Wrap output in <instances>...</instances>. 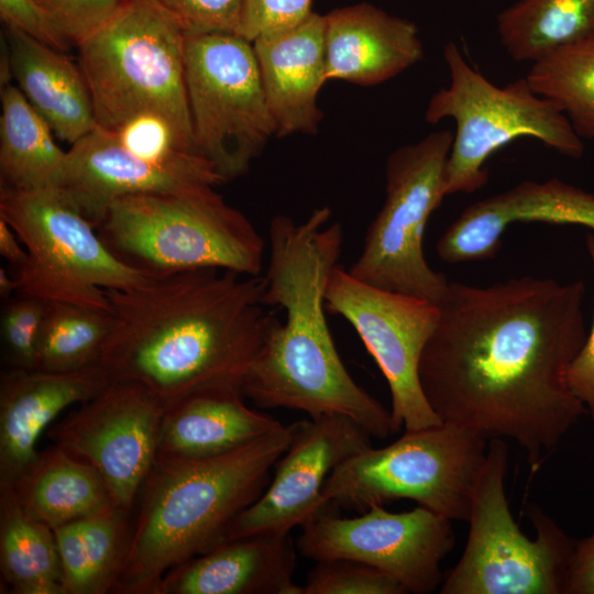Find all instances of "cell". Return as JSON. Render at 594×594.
<instances>
[{
    "mask_svg": "<svg viewBox=\"0 0 594 594\" xmlns=\"http://www.w3.org/2000/svg\"><path fill=\"white\" fill-rule=\"evenodd\" d=\"M582 280L450 282L419 361L442 422L513 440L532 473L585 413L566 371L586 339Z\"/></svg>",
    "mask_w": 594,
    "mask_h": 594,
    "instance_id": "1",
    "label": "cell"
},
{
    "mask_svg": "<svg viewBox=\"0 0 594 594\" xmlns=\"http://www.w3.org/2000/svg\"><path fill=\"white\" fill-rule=\"evenodd\" d=\"M264 276L198 268L106 289L113 327L100 365L110 380L138 383L167 408L208 388L241 386L273 312Z\"/></svg>",
    "mask_w": 594,
    "mask_h": 594,
    "instance_id": "2",
    "label": "cell"
},
{
    "mask_svg": "<svg viewBox=\"0 0 594 594\" xmlns=\"http://www.w3.org/2000/svg\"><path fill=\"white\" fill-rule=\"evenodd\" d=\"M330 220L328 207L301 222L284 215L271 220L262 302L283 310L285 319L272 321L241 389L261 408L342 416L385 439L395 433L391 410L352 378L327 321L326 289L343 246L342 227Z\"/></svg>",
    "mask_w": 594,
    "mask_h": 594,
    "instance_id": "3",
    "label": "cell"
},
{
    "mask_svg": "<svg viewBox=\"0 0 594 594\" xmlns=\"http://www.w3.org/2000/svg\"><path fill=\"white\" fill-rule=\"evenodd\" d=\"M289 426L230 452L157 454L132 510L124 566L113 594H154L172 568L224 543L233 520L268 485Z\"/></svg>",
    "mask_w": 594,
    "mask_h": 594,
    "instance_id": "4",
    "label": "cell"
},
{
    "mask_svg": "<svg viewBox=\"0 0 594 594\" xmlns=\"http://www.w3.org/2000/svg\"><path fill=\"white\" fill-rule=\"evenodd\" d=\"M186 33L157 0H123L77 47L96 127L119 133L142 117L164 122L178 145L194 143L185 77ZM199 155V154H198Z\"/></svg>",
    "mask_w": 594,
    "mask_h": 594,
    "instance_id": "5",
    "label": "cell"
},
{
    "mask_svg": "<svg viewBox=\"0 0 594 594\" xmlns=\"http://www.w3.org/2000/svg\"><path fill=\"white\" fill-rule=\"evenodd\" d=\"M109 251L145 277L219 268L257 276L265 241L213 186L110 202L95 226Z\"/></svg>",
    "mask_w": 594,
    "mask_h": 594,
    "instance_id": "6",
    "label": "cell"
},
{
    "mask_svg": "<svg viewBox=\"0 0 594 594\" xmlns=\"http://www.w3.org/2000/svg\"><path fill=\"white\" fill-rule=\"evenodd\" d=\"M443 58L450 82L431 96L425 120L436 124L451 119L455 124L444 169L446 196L482 188L488 179L487 160L516 139H535L573 158L583 155V140L566 117L526 77L499 87L470 65L453 42L444 46Z\"/></svg>",
    "mask_w": 594,
    "mask_h": 594,
    "instance_id": "7",
    "label": "cell"
},
{
    "mask_svg": "<svg viewBox=\"0 0 594 594\" xmlns=\"http://www.w3.org/2000/svg\"><path fill=\"white\" fill-rule=\"evenodd\" d=\"M488 441L452 424L405 430L393 443L348 458L326 479L330 507L365 510L398 499L468 521Z\"/></svg>",
    "mask_w": 594,
    "mask_h": 594,
    "instance_id": "8",
    "label": "cell"
},
{
    "mask_svg": "<svg viewBox=\"0 0 594 594\" xmlns=\"http://www.w3.org/2000/svg\"><path fill=\"white\" fill-rule=\"evenodd\" d=\"M508 446L491 439L470 510L469 534L441 594H565L575 543L538 505L527 515L536 538L519 528L505 492Z\"/></svg>",
    "mask_w": 594,
    "mask_h": 594,
    "instance_id": "9",
    "label": "cell"
},
{
    "mask_svg": "<svg viewBox=\"0 0 594 594\" xmlns=\"http://www.w3.org/2000/svg\"><path fill=\"white\" fill-rule=\"evenodd\" d=\"M0 218L28 252L18 294L111 311L106 289H125L147 277L120 262L94 224L57 187L0 188Z\"/></svg>",
    "mask_w": 594,
    "mask_h": 594,
    "instance_id": "10",
    "label": "cell"
},
{
    "mask_svg": "<svg viewBox=\"0 0 594 594\" xmlns=\"http://www.w3.org/2000/svg\"><path fill=\"white\" fill-rule=\"evenodd\" d=\"M452 140L450 130L435 131L388 156L385 199L348 270L353 277L435 304L443 298L450 282L429 266L424 234L446 197L444 169Z\"/></svg>",
    "mask_w": 594,
    "mask_h": 594,
    "instance_id": "11",
    "label": "cell"
},
{
    "mask_svg": "<svg viewBox=\"0 0 594 594\" xmlns=\"http://www.w3.org/2000/svg\"><path fill=\"white\" fill-rule=\"evenodd\" d=\"M194 143L226 182L245 174L276 129L253 44L234 33L186 35Z\"/></svg>",
    "mask_w": 594,
    "mask_h": 594,
    "instance_id": "12",
    "label": "cell"
},
{
    "mask_svg": "<svg viewBox=\"0 0 594 594\" xmlns=\"http://www.w3.org/2000/svg\"><path fill=\"white\" fill-rule=\"evenodd\" d=\"M326 309L354 328L383 373L395 432L442 422L419 380L420 356L439 319L438 304L369 285L338 264L328 280Z\"/></svg>",
    "mask_w": 594,
    "mask_h": 594,
    "instance_id": "13",
    "label": "cell"
},
{
    "mask_svg": "<svg viewBox=\"0 0 594 594\" xmlns=\"http://www.w3.org/2000/svg\"><path fill=\"white\" fill-rule=\"evenodd\" d=\"M302 556L320 561L352 560L396 579L408 593L429 594L441 585L440 565L452 550L451 520L418 505L392 513L372 505L352 518L323 513L302 526Z\"/></svg>",
    "mask_w": 594,
    "mask_h": 594,
    "instance_id": "14",
    "label": "cell"
},
{
    "mask_svg": "<svg viewBox=\"0 0 594 594\" xmlns=\"http://www.w3.org/2000/svg\"><path fill=\"white\" fill-rule=\"evenodd\" d=\"M165 406L138 383L110 380L47 429V437L89 463L116 505L131 512L158 453Z\"/></svg>",
    "mask_w": 594,
    "mask_h": 594,
    "instance_id": "15",
    "label": "cell"
},
{
    "mask_svg": "<svg viewBox=\"0 0 594 594\" xmlns=\"http://www.w3.org/2000/svg\"><path fill=\"white\" fill-rule=\"evenodd\" d=\"M289 428L290 441L268 485L233 520L227 541L289 535L327 513L331 507L322 496L326 479L344 460L372 447V437L342 416L309 417Z\"/></svg>",
    "mask_w": 594,
    "mask_h": 594,
    "instance_id": "16",
    "label": "cell"
},
{
    "mask_svg": "<svg viewBox=\"0 0 594 594\" xmlns=\"http://www.w3.org/2000/svg\"><path fill=\"white\" fill-rule=\"evenodd\" d=\"M224 183L215 165L201 155L147 158L132 151L116 133L96 127L66 151L55 187L95 227L107 206L118 198Z\"/></svg>",
    "mask_w": 594,
    "mask_h": 594,
    "instance_id": "17",
    "label": "cell"
},
{
    "mask_svg": "<svg viewBox=\"0 0 594 594\" xmlns=\"http://www.w3.org/2000/svg\"><path fill=\"white\" fill-rule=\"evenodd\" d=\"M515 222L578 224L594 232V194L557 178L522 182L465 208L438 240L437 254L449 264L492 258Z\"/></svg>",
    "mask_w": 594,
    "mask_h": 594,
    "instance_id": "18",
    "label": "cell"
},
{
    "mask_svg": "<svg viewBox=\"0 0 594 594\" xmlns=\"http://www.w3.org/2000/svg\"><path fill=\"white\" fill-rule=\"evenodd\" d=\"M110 382L99 364L72 372L8 367L0 380V485L34 461L41 433L68 406L95 397Z\"/></svg>",
    "mask_w": 594,
    "mask_h": 594,
    "instance_id": "19",
    "label": "cell"
},
{
    "mask_svg": "<svg viewBox=\"0 0 594 594\" xmlns=\"http://www.w3.org/2000/svg\"><path fill=\"white\" fill-rule=\"evenodd\" d=\"M276 136L315 134L323 118L318 94L328 81L324 16L252 42Z\"/></svg>",
    "mask_w": 594,
    "mask_h": 594,
    "instance_id": "20",
    "label": "cell"
},
{
    "mask_svg": "<svg viewBox=\"0 0 594 594\" xmlns=\"http://www.w3.org/2000/svg\"><path fill=\"white\" fill-rule=\"evenodd\" d=\"M323 16L328 80L378 85L424 57L415 23L373 4L356 3Z\"/></svg>",
    "mask_w": 594,
    "mask_h": 594,
    "instance_id": "21",
    "label": "cell"
},
{
    "mask_svg": "<svg viewBox=\"0 0 594 594\" xmlns=\"http://www.w3.org/2000/svg\"><path fill=\"white\" fill-rule=\"evenodd\" d=\"M289 535L227 541L167 571L154 594H302Z\"/></svg>",
    "mask_w": 594,
    "mask_h": 594,
    "instance_id": "22",
    "label": "cell"
},
{
    "mask_svg": "<svg viewBox=\"0 0 594 594\" xmlns=\"http://www.w3.org/2000/svg\"><path fill=\"white\" fill-rule=\"evenodd\" d=\"M241 386L193 393L165 409L158 453L204 458L239 449L283 425L244 403Z\"/></svg>",
    "mask_w": 594,
    "mask_h": 594,
    "instance_id": "23",
    "label": "cell"
},
{
    "mask_svg": "<svg viewBox=\"0 0 594 594\" xmlns=\"http://www.w3.org/2000/svg\"><path fill=\"white\" fill-rule=\"evenodd\" d=\"M12 79L54 134L73 144L96 128L91 96L79 65L19 29L1 33Z\"/></svg>",
    "mask_w": 594,
    "mask_h": 594,
    "instance_id": "24",
    "label": "cell"
},
{
    "mask_svg": "<svg viewBox=\"0 0 594 594\" xmlns=\"http://www.w3.org/2000/svg\"><path fill=\"white\" fill-rule=\"evenodd\" d=\"M8 486L25 512L52 529L117 506L99 473L54 443Z\"/></svg>",
    "mask_w": 594,
    "mask_h": 594,
    "instance_id": "25",
    "label": "cell"
},
{
    "mask_svg": "<svg viewBox=\"0 0 594 594\" xmlns=\"http://www.w3.org/2000/svg\"><path fill=\"white\" fill-rule=\"evenodd\" d=\"M53 530L65 594H113L129 550L132 513L113 506Z\"/></svg>",
    "mask_w": 594,
    "mask_h": 594,
    "instance_id": "26",
    "label": "cell"
},
{
    "mask_svg": "<svg viewBox=\"0 0 594 594\" xmlns=\"http://www.w3.org/2000/svg\"><path fill=\"white\" fill-rule=\"evenodd\" d=\"M0 99L1 187H55L66 152L54 141L53 130L12 82L1 87Z\"/></svg>",
    "mask_w": 594,
    "mask_h": 594,
    "instance_id": "27",
    "label": "cell"
},
{
    "mask_svg": "<svg viewBox=\"0 0 594 594\" xmlns=\"http://www.w3.org/2000/svg\"><path fill=\"white\" fill-rule=\"evenodd\" d=\"M1 584L12 594H65L54 530L0 485Z\"/></svg>",
    "mask_w": 594,
    "mask_h": 594,
    "instance_id": "28",
    "label": "cell"
},
{
    "mask_svg": "<svg viewBox=\"0 0 594 594\" xmlns=\"http://www.w3.org/2000/svg\"><path fill=\"white\" fill-rule=\"evenodd\" d=\"M594 0H518L496 21L499 42L517 62L534 63L590 35Z\"/></svg>",
    "mask_w": 594,
    "mask_h": 594,
    "instance_id": "29",
    "label": "cell"
},
{
    "mask_svg": "<svg viewBox=\"0 0 594 594\" xmlns=\"http://www.w3.org/2000/svg\"><path fill=\"white\" fill-rule=\"evenodd\" d=\"M113 322L111 311L47 302L33 369L72 372L99 364Z\"/></svg>",
    "mask_w": 594,
    "mask_h": 594,
    "instance_id": "30",
    "label": "cell"
},
{
    "mask_svg": "<svg viewBox=\"0 0 594 594\" xmlns=\"http://www.w3.org/2000/svg\"><path fill=\"white\" fill-rule=\"evenodd\" d=\"M531 88L552 101L575 133L594 141V40L558 47L531 63L525 76Z\"/></svg>",
    "mask_w": 594,
    "mask_h": 594,
    "instance_id": "31",
    "label": "cell"
},
{
    "mask_svg": "<svg viewBox=\"0 0 594 594\" xmlns=\"http://www.w3.org/2000/svg\"><path fill=\"white\" fill-rule=\"evenodd\" d=\"M389 574L352 560L317 562L302 586V594H406Z\"/></svg>",
    "mask_w": 594,
    "mask_h": 594,
    "instance_id": "32",
    "label": "cell"
},
{
    "mask_svg": "<svg viewBox=\"0 0 594 594\" xmlns=\"http://www.w3.org/2000/svg\"><path fill=\"white\" fill-rule=\"evenodd\" d=\"M46 301L18 294L6 300L1 312V339L9 367L33 369Z\"/></svg>",
    "mask_w": 594,
    "mask_h": 594,
    "instance_id": "33",
    "label": "cell"
},
{
    "mask_svg": "<svg viewBox=\"0 0 594 594\" xmlns=\"http://www.w3.org/2000/svg\"><path fill=\"white\" fill-rule=\"evenodd\" d=\"M312 0H242L238 34L249 42L290 30L314 12Z\"/></svg>",
    "mask_w": 594,
    "mask_h": 594,
    "instance_id": "34",
    "label": "cell"
},
{
    "mask_svg": "<svg viewBox=\"0 0 594 594\" xmlns=\"http://www.w3.org/2000/svg\"><path fill=\"white\" fill-rule=\"evenodd\" d=\"M186 35L234 33L240 26L242 0H157Z\"/></svg>",
    "mask_w": 594,
    "mask_h": 594,
    "instance_id": "35",
    "label": "cell"
},
{
    "mask_svg": "<svg viewBox=\"0 0 594 594\" xmlns=\"http://www.w3.org/2000/svg\"><path fill=\"white\" fill-rule=\"evenodd\" d=\"M77 46L107 22L123 0H35Z\"/></svg>",
    "mask_w": 594,
    "mask_h": 594,
    "instance_id": "36",
    "label": "cell"
},
{
    "mask_svg": "<svg viewBox=\"0 0 594 594\" xmlns=\"http://www.w3.org/2000/svg\"><path fill=\"white\" fill-rule=\"evenodd\" d=\"M0 16L34 40L66 53L75 45L55 20L35 0H0Z\"/></svg>",
    "mask_w": 594,
    "mask_h": 594,
    "instance_id": "37",
    "label": "cell"
},
{
    "mask_svg": "<svg viewBox=\"0 0 594 594\" xmlns=\"http://www.w3.org/2000/svg\"><path fill=\"white\" fill-rule=\"evenodd\" d=\"M586 248L594 271V232L586 237ZM566 382L594 421V317L582 348L568 367Z\"/></svg>",
    "mask_w": 594,
    "mask_h": 594,
    "instance_id": "38",
    "label": "cell"
},
{
    "mask_svg": "<svg viewBox=\"0 0 594 594\" xmlns=\"http://www.w3.org/2000/svg\"><path fill=\"white\" fill-rule=\"evenodd\" d=\"M565 594H594V532L574 546L566 572Z\"/></svg>",
    "mask_w": 594,
    "mask_h": 594,
    "instance_id": "39",
    "label": "cell"
},
{
    "mask_svg": "<svg viewBox=\"0 0 594 594\" xmlns=\"http://www.w3.org/2000/svg\"><path fill=\"white\" fill-rule=\"evenodd\" d=\"M0 254L19 271L28 260V252L16 233L0 218Z\"/></svg>",
    "mask_w": 594,
    "mask_h": 594,
    "instance_id": "40",
    "label": "cell"
},
{
    "mask_svg": "<svg viewBox=\"0 0 594 594\" xmlns=\"http://www.w3.org/2000/svg\"><path fill=\"white\" fill-rule=\"evenodd\" d=\"M19 282L16 277L11 276L3 267H0V297L8 300L13 294H18Z\"/></svg>",
    "mask_w": 594,
    "mask_h": 594,
    "instance_id": "41",
    "label": "cell"
},
{
    "mask_svg": "<svg viewBox=\"0 0 594 594\" xmlns=\"http://www.w3.org/2000/svg\"><path fill=\"white\" fill-rule=\"evenodd\" d=\"M588 36L594 40V13H593L592 22H591V30H590Z\"/></svg>",
    "mask_w": 594,
    "mask_h": 594,
    "instance_id": "42",
    "label": "cell"
}]
</instances>
